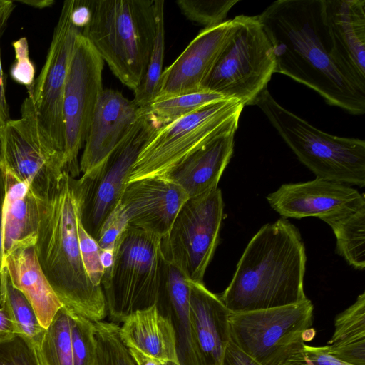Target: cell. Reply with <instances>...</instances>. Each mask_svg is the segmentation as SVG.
<instances>
[{"instance_id":"28","label":"cell","mask_w":365,"mask_h":365,"mask_svg":"<svg viewBox=\"0 0 365 365\" xmlns=\"http://www.w3.org/2000/svg\"><path fill=\"white\" fill-rule=\"evenodd\" d=\"M0 304L15 323L19 335L26 337L36 346L46 329L40 324L30 302L13 286L4 267L1 268L0 274Z\"/></svg>"},{"instance_id":"39","label":"cell","mask_w":365,"mask_h":365,"mask_svg":"<svg viewBox=\"0 0 365 365\" xmlns=\"http://www.w3.org/2000/svg\"><path fill=\"white\" fill-rule=\"evenodd\" d=\"M282 365H350L329 354L324 346L304 345Z\"/></svg>"},{"instance_id":"34","label":"cell","mask_w":365,"mask_h":365,"mask_svg":"<svg viewBox=\"0 0 365 365\" xmlns=\"http://www.w3.org/2000/svg\"><path fill=\"white\" fill-rule=\"evenodd\" d=\"M238 0H178L176 4L189 20L210 27L224 22Z\"/></svg>"},{"instance_id":"1","label":"cell","mask_w":365,"mask_h":365,"mask_svg":"<svg viewBox=\"0 0 365 365\" xmlns=\"http://www.w3.org/2000/svg\"><path fill=\"white\" fill-rule=\"evenodd\" d=\"M258 19L273 48L275 73L317 92L325 102L352 115L365 113V92L333 61L327 42L322 0H278Z\"/></svg>"},{"instance_id":"42","label":"cell","mask_w":365,"mask_h":365,"mask_svg":"<svg viewBox=\"0 0 365 365\" xmlns=\"http://www.w3.org/2000/svg\"><path fill=\"white\" fill-rule=\"evenodd\" d=\"M19 335L15 323L8 312L0 307V343L9 340Z\"/></svg>"},{"instance_id":"25","label":"cell","mask_w":365,"mask_h":365,"mask_svg":"<svg viewBox=\"0 0 365 365\" xmlns=\"http://www.w3.org/2000/svg\"><path fill=\"white\" fill-rule=\"evenodd\" d=\"M122 323L120 335L128 348L158 361L180 365L172 322L156 305L132 313Z\"/></svg>"},{"instance_id":"43","label":"cell","mask_w":365,"mask_h":365,"mask_svg":"<svg viewBox=\"0 0 365 365\" xmlns=\"http://www.w3.org/2000/svg\"><path fill=\"white\" fill-rule=\"evenodd\" d=\"M4 177L0 168V274L2 267V206L4 197Z\"/></svg>"},{"instance_id":"5","label":"cell","mask_w":365,"mask_h":365,"mask_svg":"<svg viewBox=\"0 0 365 365\" xmlns=\"http://www.w3.org/2000/svg\"><path fill=\"white\" fill-rule=\"evenodd\" d=\"M298 159L317 178L365 186V141L325 133L287 110L268 88L254 101Z\"/></svg>"},{"instance_id":"14","label":"cell","mask_w":365,"mask_h":365,"mask_svg":"<svg viewBox=\"0 0 365 365\" xmlns=\"http://www.w3.org/2000/svg\"><path fill=\"white\" fill-rule=\"evenodd\" d=\"M73 0L63 2L40 74L29 91L42 126L64 153L63 96L69 65L81 31L71 21Z\"/></svg>"},{"instance_id":"47","label":"cell","mask_w":365,"mask_h":365,"mask_svg":"<svg viewBox=\"0 0 365 365\" xmlns=\"http://www.w3.org/2000/svg\"><path fill=\"white\" fill-rule=\"evenodd\" d=\"M160 365H179L171 361H160Z\"/></svg>"},{"instance_id":"6","label":"cell","mask_w":365,"mask_h":365,"mask_svg":"<svg viewBox=\"0 0 365 365\" xmlns=\"http://www.w3.org/2000/svg\"><path fill=\"white\" fill-rule=\"evenodd\" d=\"M160 242L128 226L117 239L112 267L101 282L111 322L121 323L132 313L157 305L164 262Z\"/></svg>"},{"instance_id":"3","label":"cell","mask_w":365,"mask_h":365,"mask_svg":"<svg viewBox=\"0 0 365 365\" xmlns=\"http://www.w3.org/2000/svg\"><path fill=\"white\" fill-rule=\"evenodd\" d=\"M304 242L298 229L279 219L262 227L247 244L232 279L219 295L231 312L279 307L307 299Z\"/></svg>"},{"instance_id":"36","label":"cell","mask_w":365,"mask_h":365,"mask_svg":"<svg viewBox=\"0 0 365 365\" xmlns=\"http://www.w3.org/2000/svg\"><path fill=\"white\" fill-rule=\"evenodd\" d=\"M0 365H41L34 344L17 335L0 343Z\"/></svg>"},{"instance_id":"46","label":"cell","mask_w":365,"mask_h":365,"mask_svg":"<svg viewBox=\"0 0 365 365\" xmlns=\"http://www.w3.org/2000/svg\"><path fill=\"white\" fill-rule=\"evenodd\" d=\"M101 258L104 268V272L108 271L111 268L113 262V250H101Z\"/></svg>"},{"instance_id":"35","label":"cell","mask_w":365,"mask_h":365,"mask_svg":"<svg viewBox=\"0 0 365 365\" xmlns=\"http://www.w3.org/2000/svg\"><path fill=\"white\" fill-rule=\"evenodd\" d=\"M78 235L81 259L86 272L94 285L102 287L104 268L101 262V250L97 241L83 226L81 215L78 220Z\"/></svg>"},{"instance_id":"11","label":"cell","mask_w":365,"mask_h":365,"mask_svg":"<svg viewBox=\"0 0 365 365\" xmlns=\"http://www.w3.org/2000/svg\"><path fill=\"white\" fill-rule=\"evenodd\" d=\"M223 207L218 187L188 198L169 232L161 239L164 259L191 281L203 283L205 271L218 244Z\"/></svg>"},{"instance_id":"24","label":"cell","mask_w":365,"mask_h":365,"mask_svg":"<svg viewBox=\"0 0 365 365\" xmlns=\"http://www.w3.org/2000/svg\"><path fill=\"white\" fill-rule=\"evenodd\" d=\"M3 172L2 261L16 250L34 247L37 239L35 199L29 186L13 175Z\"/></svg>"},{"instance_id":"4","label":"cell","mask_w":365,"mask_h":365,"mask_svg":"<svg viewBox=\"0 0 365 365\" xmlns=\"http://www.w3.org/2000/svg\"><path fill=\"white\" fill-rule=\"evenodd\" d=\"M91 11L82 35L119 81L134 91L144 78L152 51L154 0H94Z\"/></svg>"},{"instance_id":"2","label":"cell","mask_w":365,"mask_h":365,"mask_svg":"<svg viewBox=\"0 0 365 365\" xmlns=\"http://www.w3.org/2000/svg\"><path fill=\"white\" fill-rule=\"evenodd\" d=\"M33 195L38 220L34 248L43 273L68 311L102 321L107 316L103 289L91 282L81 255L78 179L64 170L46 192Z\"/></svg>"},{"instance_id":"44","label":"cell","mask_w":365,"mask_h":365,"mask_svg":"<svg viewBox=\"0 0 365 365\" xmlns=\"http://www.w3.org/2000/svg\"><path fill=\"white\" fill-rule=\"evenodd\" d=\"M128 349L137 365H160V361L149 358L134 349Z\"/></svg>"},{"instance_id":"40","label":"cell","mask_w":365,"mask_h":365,"mask_svg":"<svg viewBox=\"0 0 365 365\" xmlns=\"http://www.w3.org/2000/svg\"><path fill=\"white\" fill-rule=\"evenodd\" d=\"M15 6L14 1L0 0V38ZM9 120V107L6 95V81L2 68L0 49V126Z\"/></svg>"},{"instance_id":"22","label":"cell","mask_w":365,"mask_h":365,"mask_svg":"<svg viewBox=\"0 0 365 365\" xmlns=\"http://www.w3.org/2000/svg\"><path fill=\"white\" fill-rule=\"evenodd\" d=\"M156 306L172 322L180 365H205L191 320L188 279L165 259Z\"/></svg>"},{"instance_id":"16","label":"cell","mask_w":365,"mask_h":365,"mask_svg":"<svg viewBox=\"0 0 365 365\" xmlns=\"http://www.w3.org/2000/svg\"><path fill=\"white\" fill-rule=\"evenodd\" d=\"M188 198L175 183L164 177H153L126 184L119 204L128 227L162 239Z\"/></svg>"},{"instance_id":"31","label":"cell","mask_w":365,"mask_h":365,"mask_svg":"<svg viewBox=\"0 0 365 365\" xmlns=\"http://www.w3.org/2000/svg\"><path fill=\"white\" fill-rule=\"evenodd\" d=\"M224 98L217 93L199 91L155 99L144 110L158 128Z\"/></svg>"},{"instance_id":"8","label":"cell","mask_w":365,"mask_h":365,"mask_svg":"<svg viewBox=\"0 0 365 365\" xmlns=\"http://www.w3.org/2000/svg\"><path fill=\"white\" fill-rule=\"evenodd\" d=\"M227 43L202 82L201 91L252 105L267 88L276 61L272 45L257 16H235Z\"/></svg>"},{"instance_id":"26","label":"cell","mask_w":365,"mask_h":365,"mask_svg":"<svg viewBox=\"0 0 365 365\" xmlns=\"http://www.w3.org/2000/svg\"><path fill=\"white\" fill-rule=\"evenodd\" d=\"M327 353L350 365H365V292L354 304L339 314Z\"/></svg>"},{"instance_id":"33","label":"cell","mask_w":365,"mask_h":365,"mask_svg":"<svg viewBox=\"0 0 365 365\" xmlns=\"http://www.w3.org/2000/svg\"><path fill=\"white\" fill-rule=\"evenodd\" d=\"M68 312L73 365H95L96 344L94 322L75 312Z\"/></svg>"},{"instance_id":"12","label":"cell","mask_w":365,"mask_h":365,"mask_svg":"<svg viewBox=\"0 0 365 365\" xmlns=\"http://www.w3.org/2000/svg\"><path fill=\"white\" fill-rule=\"evenodd\" d=\"M157 128L142 110L127 135L97 171L91 177L78 179L81 220L86 232L96 240L103 222L120 200L143 145Z\"/></svg>"},{"instance_id":"13","label":"cell","mask_w":365,"mask_h":365,"mask_svg":"<svg viewBox=\"0 0 365 365\" xmlns=\"http://www.w3.org/2000/svg\"><path fill=\"white\" fill-rule=\"evenodd\" d=\"M103 60L81 32L69 65L63 96L65 170L73 178L81 173L78 153L84 146L103 91Z\"/></svg>"},{"instance_id":"37","label":"cell","mask_w":365,"mask_h":365,"mask_svg":"<svg viewBox=\"0 0 365 365\" xmlns=\"http://www.w3.org/2000/svg\"><path fill=\"white\" fill-rule=\"evenodd\" d=\"M15 60L10 68L11 78L29 91L35 81L36 68L29 57L28 40L25 37L12 43Z\"/></svg>"},{"instance_id":"18","label":"cell","mask_w":365,"mask_h":365,"mask_svg":"<svg viewBox=\"0 0 365 365\" xmlns=\"http://www.w3.org/2000/svg\"><path fill=\"white\" fill-rule=\"evenodd\" d=\"M267 200L284 217L325 218L365 206L362 193L346 184L317 178L303 182L283 184Z\"/></svg>"},{"instance_id":"10","label":"cell","mask_w":365,"mask_h":365,"mask_svg":"<svg viewBox=\"0 0 365 365\" xmlns=\"http://www.w3.org/2000/svg\"><path fill=\"white\" fill-rule=\"evenodd\" d=\"M0 168L36 195L46 192L66 170L64 153L42 126L30 95L21 106V117L0 126Z\"/></svg>"},{"instance_id":"19","label":"cell","mask_w":365,"mask_h":365,"mask_svg":"<svg viewBox=\"0 0 365 365\" xmlns=\"http://www.w3.org/2000/svg\"><path fill=\"white\" fill-rule=\"evenodd\" d=\"M142 110L116 90L106 88L96 104L79 162L81 177L88 178L108 159L127 135Z\"/></svg>"},{"instance_id":"9","label":"cell","mask_w":365,"mask_h":365,"mask_svg":"<svg viewBox=\"0 0 365 365\" xmlns=\"http://www.w3.org/2000/svg\"><path fill=\"white\" fill-rule=\"evenodd\" d=\"M309 299L259 310L230 312V341L259 365H282L315 336Z\"/></svg>"},{"instance_id":"20","label":"cell","mask_w":365,"mask_h":365,"mask_svg":"<svg viewBox=\"0 0 365 365\" xmlns=\"http://www.w3.org/2000/svg\"><path fill=\"white\" fill-rule=\"evenodd\" d=\"M238 125L223 131L196 150L164 177L180 186L189 198L217 188L234 150Z\"/></svg>"},{"instance_id":"32","label":"cell","mask_w":365,"mask_h":365,"mask_svg":"<svg viewBox=\"0 0 365 365\" xmlns=\"http://www.w3.org/2000/svg\"><path fill=\"white\" fill-rule=\"evenodd\" d=\"M96 355L95 365H137L120 338V326L113 322H94Z\"/></svg>"},{"instance_id":"15","label":"cell","mask_w":365,"mask_h":365,"mask_svg":"<svg viewBox=\"0 0 365 365\" xmlns=\"http://www.w3.org/2000/svg\"><path fill=\"white\" fill-rule=\"evenodd\" d=\"M322 14L333 61L365 92V0H322Z\"/></svg>"},{"instance_id":"41","label":"cell","mask_w":365,"mask_h":365,"mask_svg":"<svg viewBox=\"0 0 365 365\" xmlns=\"http://www.w3.org/2000/svg\"><path fill=\"white\" fill-rule=\"evenodd\" d=\"M221 365H259L251 357L242 351L231 341L229 342Z\"/></svg>"},{"instance_id":"21","label":"cell","mask_w":365,"mask_h":365,"mask_svg":"<svg viewBox=\"0 0 365 365\" xmlns=\"http://www.w3.org/2000/svg\"><path fill=\"white\" fill-rule=\"evenodd\" d=\"M191 320L205 365H221L230 341L229 316L219 295L188 279Z\"/></svg>"},{"instance_id":"38","label":"cell","mask_w":365,"mask_h":365,"mask_svg":"<svg viewBox=\"0 0 365 365\" xmlns=\"http://www.w3.org/2000/svg\"><path fill=\"white\" fill-rule=\"evenodd\" d=\"M126 226V219L118 202L101 227L96 240L100 249L114 250L115 242Z\"/></svg>"},{"instance_id":"45","label":"cell","mask_w":365,"mask_h":365,"mask_svg":"<svg viewBox=\"0 0 365 365\" xmlns=\"http://www.w3.org/2000/svg\"><path fill=\"white\" fill-rule=\"evenodd\" d=\"M14 2L24 4L36 9L50 7L54 4L53 0H16Z\"/></svg>"},{"instance_id":"29","label":"cell","mask_w":365,"mask_h":365,"mask_svg":"<svg viewBox=\"0 0 365 365\" xmlns=\"http://www.w3.org/2000/svg\"><path fill=\"white\" fill-rule=\"evenodd\" d=\"M35 348L41 365H73L71 321L66 307L57 312Z\"/></svg>"},{"instance_id":"7","label":"cell","mask_w":365,"mask_h":365,"mask_svg":"<svg viewBox=\"0 0 365 365\" xmlns=\"http://www.w3.org/2000/svg\"><path fill=\"white\" fill-rule=\"evenodd\" d=\"M245 106L224 98L155 129L143 145L126 184L164 176L217 135L239 125Z\"/></svg>"},{"instance_id":"17","label":"cell","mask_w":365,"mask_h":365,"mask_svg":"<svg viewBox=\"0 0 365 365\" xmlns=\"http://www.w3.org/2000/svg\"><path fill=\"white\" fill-rule=\"evenodd\" d=\"M235 24V17L201 30L175 61L163 71L155 100L201 91L202 82L227 43Z\"/></svg>"},{"instance_id":"30","label":"cell","mask_w":365,"mask_h":365,"mask_svg":"<svg viewBox=\"0 0 365 365\" xmlns=\"http://www.w3.org/2000/svg\"><path fill=\"white\" fill-rule=\"evenodd\" d=\"M163 0H154L155 32L148 65L140 86L134 91L133 103L141 110L155 100L158 83L163 73L165 48Z\"/></svg>"},{"instance_id":"27","label":"cell","mask_w":365,"mask_h":365,"mask_svg":"<svg viewBox=\"0 0 365 365\" xmlns=\"http://www.w3.org/2000/svg\"><path fill=\"white\" fill-rule=\"evenodd\" d=\"M332 229L336 251L356 269L365 268V206L325 218Z\"/></svg>"},{"instance_id":"23","label":"cell","mask_w":365,"mask_h":365,"mask_svg":"<svg viewBox=\"0 0 365 365\" xmlns=\"http://www.w3.org/2000/svg\"><path fill=\"white\" fill-rule=\"evenodd\" d=\"M13 286L31 304L40 324L46 329L63 306L38 262L34 247L16 250L2 261Z\"/></svg>"}]
</instances>
